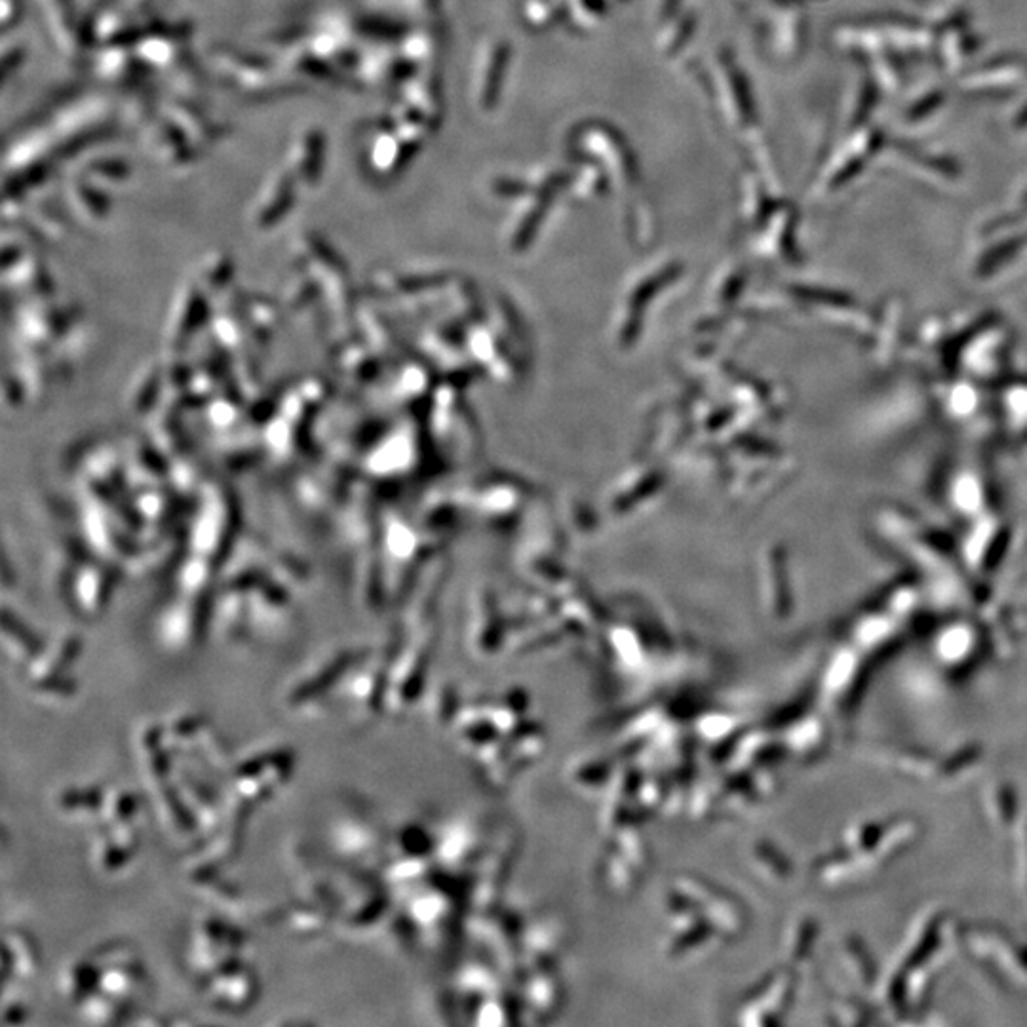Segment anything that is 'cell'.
I'll return each mask as SVG.
<instances>
[{
  "mask_svg": "<svg viewBox=\"0 0 1027 1027\" xmlns=\"http://www.w3.org/2000/svg\"><path fill=\"white\" fill-rule=\"evenodd\" d=\"M331 843L343 856H362L370 851L372 835L370 832L364 834V824L345 819L339 822L338 827L333 826Z\"/></svg>",
  "mask_w": 1027,
  "mask_h": 1027,
  "instance_id": "obj_3",
  "label": "cell"
},
{
  "mask_svg": "<svg viewBox=\"0 0 1027 1027\" xmlns=\"http://www.w3.org/2000/svg\"><path fill=\"white\" fill-rule=\"evenodd\" d=\"M39 971V955L33 944L21 932L4 934V976L14 973L15 978L29 980Z\"/></svg>",
  "mask_w": 1027,
  "mask_h": 1027,
  "instance_id": "obj_2",
  "label": "cell"
},
{
  "mask_svg": "<svg viewBox=\"0 0 1027 1027\" xmlns=\"http://www.w3.org/2000/svg\"><path fill=\"white\" fill-rule=\"evenodd\" d=\"M227 974L228 982H223L221 976L207 987V995L214 1003L215 1007L223 1008H246L248 1003L256 999L257 986L254 974L248 973L246 969L240 971H223Z\"/></svg>",
  "mask_w": 1027,
  "mask_h": 1027,
  "instance_id": "obj_1",
  "label": "cell"
}]
</instances>
